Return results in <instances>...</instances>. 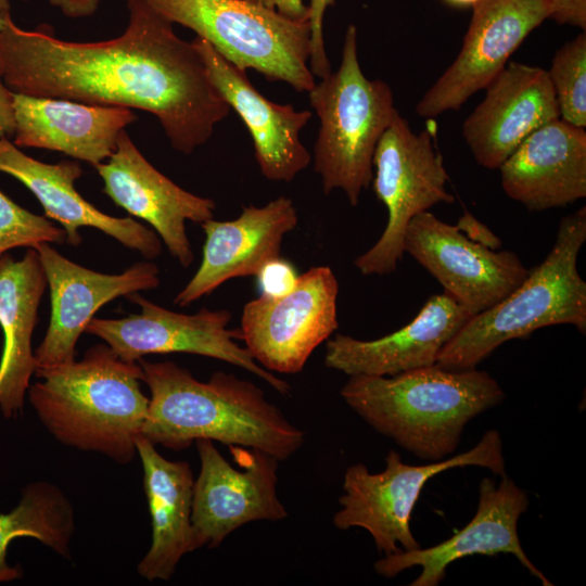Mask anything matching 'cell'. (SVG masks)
<instances>
[{
    "label": "cell",
    "instance_id": "1",
    "mask_svg": "<svg viewBox=\"0 0 586 586\" xmlns=\"http://www.w3.org/2000/svg\"><path fill=\"white\" fill-rule=\"evenodd\" d=\"M125 31L98 42L65 41L49 26L0 31V75L16 93L153 114L171 146L192 153L212 137L230 106L201 54L176 35L146 0H127Z\"/></svg>",
    "mask_w": 586,
    "mask_h": 586
},
{
    "label": "cell",
    "instance_id": "2",
    "mask_svg": "<svg viewBox=\"0 0 586 586\" xmlns=\"http://www.w3.org/2000/svg\"><path fill=\"white\" fill-rule=\"evenodd\" d=\"M138 362L141 381L151 392L141 435L154 445L181 450L198 440H211L258 449L282 461L305 442L304 431L252 382L222 371L202 382L173 361Z\"/></svg>",
    "mask_w": 586,
    "mask_h": 586
},
{
    "label": "cell",
    "instance_id": "3",
    "mask_svg": "<svg viewBox=\"0 0 586 586\" xmlns=\"http://www.w3.org/2000/svg\"><path fill=\"white\" fill-rule=\"evenodd\" d=\"M340 394L377 432L429 462L456 451L467 423L505 398L488 372L437 364L391 377L351 375Z\"/></svg>",
    "mask_w": 586,
    "mask_h": 586
},
{
    "label": "cell",
    "instance_id": "4",
    "mask_svg": "<svg viewBox=\"0 0 586 586\" xmlns=\"http://www.w3.org/2000/svg\"><path fill=\"white\" fill-rule=\"evenodd\" d=\"M35 375L41 380L29 385L28 399L56 441L118 463L133 460L150 402L141 392L138 361H124L107 344H97L82 359L36 369Z\"/></svg>",
    "mask_w": 586,
    "mask_h": 586
},
{
    "label": "cell",
    "instance_id": "5",
    "mask_svg": "<svg viewBox=\"0 0 586 586\" xmlns=\"http://www.w3.org/2000/svg\"><path fill=\"white\" fill-rule=\"evenodd\" d=\"M585 241L583 206L561 219L545 259L499 303L472 316L445 345L436 364L453 370L474 369L502 343L555 324H572L585 334L586 282L577 270Z\"/></svg>",
    "mask_w": 586,
    "mask_h": 586
},
{
    "label": "cell",
    "instance_id": "6",
    "mask_svg": "<svg viewBox=\"0 0 586 586\" xmlns=\"http://www.w3.org/2000/svg\"><path fill=\"white\" fill-rule=\"evenodd\" d=\"M308 94L320 122L314 166L323 192L342 190L356 206L371 184L377 144L397 110L391 87L364 75L355 25L346 29L339 69L321 78Z\"/></svg>",
    "mask_w": 586,
    "mask_h": 586
},
{
    "label": "cell",
    "instance_id": "7",
    "mask_svg": "<svg viewBox=\"0 0 586 586\" xmlns=\"http://www.w3.org/2000/svg\"><path fill=\"white\" fill-rule=\"evenodd\" d=\"M146 2L171 24L193 30L243 71L253 68L269 81H284L297 92H309L316 84L308 64V21H295L245 0Z\"/></svg>",
    "mask_w": 586,
    "mask_h": 586
},
{
    "label": "cell",
    "instance_id": "8",
    "mask_svg": "<svg viewBox=\"0 0 586 586\" xmlns=\"http://www.w3.org/2000/svg\"><path fill=\"white\" fill-rule=\"evenodd\" d=\"M385 462L380 473H370L362 463L346 469L344 493L339 498L341 509L333 515V524L339 530H366L384 556L421 547L411 532L410 520L421 491L431 477L467 466L506 474L502 441L497 430L484 433L473 448L441 461L411 466L403 462L397 451L390 450Z\"/></svg>",
    "mask_w": 586,
    "mask_h": 586
},
{
    "label": "cell",
    "instance_id": "9",
    "mask_svg": "<svg viewBox=\"0 0 586 586\" xmlns=\"http://www.w3.org/2000/svg\"><path fill=\"white\" fill-rule=\"evenodd\" d=\"M433 132H415L397 111L381 136L373 155L372 188L387 209L379 240L354 265L364 276L394 272L404 256L410 220L438 203L455 201L447 191L449 176L434 143Z\"/></svg>",
    "mask_w": 586,
    "mask_h": 586
},
{
    "label": "cell",
    "instance_id": "10",
    "mask_svg": "<svg viewBox=\"0 0 586 586\" xmlns=\"http://www.w3.org/2000/svg\"><path fill=\"white\" fill-rule=\"evenodd\" d=\"M339 282L328 266L297 277L281 296L260 294L247 302L238 330L245 348L270 372H301L313 352L339 328Z\"/></svg>",
    "mask_w": 586,
    "mask_h": 586
},
{
    "label": "cell",
    "instance_id": "11",
    "mask_svg": "<svg viewBox=\"0 0 586 586\" xmlns=\"http://www.w3.org/2000/svg\"><path fill=\"white\" fill-rule=\"evenodd\" d=\"M140 307L139 314L119 319L92 318L85 332L102 339L124 361L136 362L149 354L187 353L211 357L245 369L282 395L290 385L266 370L240 346L238 330H229L231 314L226 309H200L194 315L176 313L156 305L139 292L127 295Z\"/></svg>",
    "mask_w": 586,
    "mask_h": 586
},
{
    "label": "cell",
    "instance_id": "12",
    "mask_svg": "<svg viewBox=\"0 0 586 586\" xmlns=\"http://www.w3.org/2000/svg\"><path fill=\"white\" fill-rule=\"evenodd\" d=\"M201 469L193 485V549L217 548L240 526L255 521H281L288 511L277 493L278 459L254 448L229 446L233 468L213 441H195Z\"/></svg>",
    "mask_w": 586,
    "mask_h": 586
},
{
    "label": "cell",
    "instance_id": "13",
    "mask_svg": "<svg viewBox=\"0 0 586 586\" xmlns=\"http://www.w3.org/2000/svg\"><path fill=\"white\" fill-rule=\"evenodd\" d=\"M461 49L416 105V114L436 117L459 110L506 67L524 39L550 17L548 0H479Z\"/></svg>",
    "mask_w": 586,
    "mask_h": 586
},
{
    "label": "cell",
    "instance_id": "14",
    "mask_svg": "<svg viewBox=\"0 0 586 586\" xmlns=\"http://www.w3.org/2000/svg\"><path fill=\"white\" fill-rule=\"evenodd\" d=\"M404 252L473 316L499 303L528 273L514 252L476 243L429 211L410 220Z\"/></svg>",
    "mask_w": 586,
    "mask_h": 586
},
{
    "label": "cell",
    "instance_id": "15",
    "mask_svg": "<svg viewBox=\"0 0 586 586\" xmlns=\"http://www.w3.org/2000/svg\"><path fill=\"white\" fill-rule=\"evenodd\" d=\"M528 504L527 494L506 474L498 485L485 477L479 486L476 512L463 528L435 546L384 556L373 568L382 576L394 577L407 569L420 566V575L410 585L436 586L445 578L447 566L456 560L474 555L511 553L544 586H551L524 552L518 534L519 518Z\"/></svg>",
    "mask_w": 586,
    "mask_h": 586
},
{
    "label": "cell",
    "instance_id": "16",
    "mask_svg": "<svg viewBox=\"0 0 586 586\" xmlns=\"http://www.w3.org/2000/svg\"><path fill=\"white\" fill-rule=\"evenodd\" d=\"M50 289V322L35 349L36 369L69 364L76 358V344L101 306L135 292L160 285L158 268L139 262L122 273H102L80 266L60 254L49 243L35 249Z\"/></svg>",
    "mask_w": 586,
    "mask_h": 586
},
{
    "label": "cell",
    "instance_id": "17",
    "mask_svg": "<svg viewBox=\"0 0 586 586\" xmlns=\"http://www.w3.org/2000/svg\"><path fill=\"white\" fill-rule=\"evenodd\" d=\"M106 161L94 166L103 180V192L128 214L150 224L168 252L182 267H189L194 255L186 221L213 219L215 202L186 191L157 170L126 129Z\"/></svg>",
    "mask_w": 586,
    "mask_h": 586
},
{
    "label": "cell",
    "instance_id": "18",
    "mask_svg": "<svg viewBox=\"0 0 586 586\" xmlns=\"http://www.w3.org/2000/svg\"><path fill=\"white\" fill-rule=\"evenodd\" d=\"M485 89L463 122L462 136L479 165L499 169L526 137L560 114L542 67L510 62Z\"/></svg>",
    "mask_w": 586,
    "mask_h": 586
},
{
    "label": "cell",
    "instance_id": "19",
    "mask_svg": "<svg viewBox=\"0 0 586 586\" xmlns=\"http://www.w3.org/2000/svg\"><path fill=\"white\" fill-rule=\"evenodd\" d=\"M296 225V208L286 196L260 207L245 206L233 220L201 224L205 242L200 267L174 304L186 307L230 279L256 277L268 262L280 257L282 240Z\"/></svg>",
    "mask_w": 586,
    "mask_h": 586
},
{
    "label": "cell",
    "instance_id": "20",
    "mask_svg": "<svg viewBox=\"0 0 586 586\" xmlns=\"http://www.w3.org/2000/svg\"><path fill=\"white\" fill-rule=\"evenodd\" d=\"M0 171L22 182L37 198L44 216L56 220L64 229L67 243L79 245L82 238L78 229L92 227L146 259L162 253V242L155 231L131 217L107 215L79 194L75 182L82 169L77 161L43 163L22 152L9 138H1Z\"/></svg>",
    "mask_w": 586,
    "mask_h": 586
},
{
    "label": "cell",
    "instance_id": "21",
    "mask_svg": "<svg viewBox=\"0 0 586 586\" xmlns=\"http://www.w3.org/2000/svg\"><path fill=\"white\" fill-rule=\"evenodd\" d=\"M192 43L201 54L212 82L249 129L264 177L272 181H292L310 162L300 132L311 118V112L269 101L253 87L245 71L229 63L208 41L196 36Z\"/></svg>",
    "mask_w": 586,
    "mask_h": 586
},
{
    "label": "cell",
    "instance_id": "22",
    "mask_svg": "<svg viewBox=\"0 0 586 586\" xmlns=\"http://www.w3.org/2000/svg\"><path fill=\"white\" fill-rule=\"evenodd\" d=\"M472 316L445 292L435 294L408 324L391 334L369 341L341 333L329 339L324 365L348 377H391L432 366Z\"/></svg>",
    "mask_w": 586,
    "mask_h": 586
},
{
    "label": "cell",
    "instance_id": "23",
    "mask_svg": "<svg viewBox=\"0 0 586 586\" xmlns=\"http://www.w3.org/2000/svg\"><path fill=\"white\" fill-rule=\"evenodd\" d=\"M507 196L528 211L565 207L586 196V131L560 118L526 137L499 167Z\"/></svg>",
    "mask_w": 586,
    "mask_h": 586
},
{
    "label": "cell",
    "instance_id": "24",
    "mask_svg": "<svg viewBox=\"0 0 586 586\" xmlns=\"http://www.w3.org/2000/svg\"><path fill=\"white\" fill-rule=\"evenodd\" d=\"M17 148L61 152L93 167L114 152L119 133L137 119L126 107L14 92Z\"/></svg>",
    "mask_w": 586,
    "mask_h": 586
},
{
    "label": "cell",
    "instance_id": "25",
    "mask_svg": "<svg viewBox=\"0 0 586 586\" xmlns=\"http://www.w3.org/2000/svg\"><path fill=\"white\" fill-rule=\"evenodd\" d=\"M47 277L35 249L21 259L0 256V328L3 346L0 358V410L16 418L24 408L30 378L36 371L31 339Z\"/></svg>",
    "mask_w": 586,
    "mask_h": 586
},
{
    "label": "cell",
    "instance_id": "26",
    "mask_svg": "<svg viewBox=\"0 0 586 586\" xmlns=\"http://www.w3.org/2000/svg\"><path fill=\"white\" fill-rule=\"evenodd\" d=\"M136 446L152 525L151 546L137 570L150 582L169 581L181 558L194 550L191 525L193 473L188 462L166 459L142 435L137 437Z\"/></svg>",
    "mask_w": 586,
    "mask_h": 586
},
{
    "label": "cell",
    "instance_id": "27",
    "mask_svg": "<svg viewBox=\"0 0 586 586\" xmlns=\"http://www.w3.org/2000/svg\"><path fill=\"white\" fill-rule=\"evenodd\" d=\"M74 531L73 506L56 485L49 482L26 485L17 506L8 513H0V583L23 575L20 566L7 561V550L13 539L35 538L69 559Z\"/></svg>",
    "mask_w": 586,
    "mask_h": 586
},
{
    "label": "cell",
    "instance_id": "28",
    "mask_svg": "<svg viewBox=\"0 0 586 586\" xmlns=\"http://www.w3.org/2000/svg\"><path fill=\"white\" fill-rule=\"evenodd\" d=\"M560 119L576 127H586V33L563 44L547 71Z\"/></svg>",
    "mask_w": 586,
    "mask_h": 586
},
{
    "label": "cell",
    "instance_id": "29",
    "mask_svg": "<svg viewBox=\"0 0 586 586\" xmlns=\"http://www.w3.org/2000/svg\"><path fill=\"white\" fill-rule=\"evenodd\" d=\"M66 232L44 215H36L0 191V256L15 247L36 249L41 243L62 244Z\"/></svg>",
    "mask_w": 586,
    "mask_h": 586
},
{
    "label": "cell",
    "instance_id": "30",
    "mask_svg": "<svg viewBox=\"0 0 586 586\" xmlns=\"http://www.w3.org/2000/svg\"><path fill=\"white\" fill-rule=\"evenodd\" d=\"M335 0H310L308 7V22L310 26V54L309 68L314 76L320 79L331 73L323 41V15L329 7L334 5Z\"/></svg>",
    "mask_w": 586,
    "mask_h": 586
},
{
    "label": "cell",
    "instance_id": "31",
    "mask_svg": "<svg viewBox=\"0 0 586 586\" xmlns=\"http://www.w3.org/2000/svg\"><path fill=\"white\" fill-rule=\"evenodd\" d=\"M256 277L262 294L281 296L293 289L298 276L290 263L278 257L268 262Z\"/></svg>",
    "mask_w": 586,
    "mask_h": 586
},
{
    "label": "cell",
    "instance_id": "32",
    "mask_svg": "<svg viewBox=\"0 0 586 586\" xmlns=\"http://www.w3.org/2000/svg\"><path fill=\"white\" fill-rule=\"evenodd\" d=\"M550 17L558 24L586 29V0H548Z\"/></svg>",
    "mask_w": 586,
    "mask_h": 586
},
{
    "label": "cell",
    "instance_id": "33",
    "mask_svg": "<svg viewBox=\"0 0 586 586\" xmlns=\"http://www.w3.org/2000/svg\"><path fill=\"white\" fill-rule=\"evenodd\" d=\"M458 229L470 240L497 250L501 245L500 239L488 227L479 221L472 214L464 213L456 225Z\"/></svg>",
    "mask_w": 586,
    "mask_h": 586
},
{
    "label": "cell",
    "instance_id": "34",
    "mask_svg": "<svg viewBox=\"0 0 586 586\" xmlns=\"http://www.w3.org/2000/svg\"><path fill=\"white\" fill-rule=\"evenodd\" d=\"M15 129L14 92L0 75V139L13 137Z\"/></svg>",
    "mask_w": 586,
    "mask_h": 586
},
{
    "label": "cell",
    "instance_id": "35",
    "mask_svg": "<svg viewBox=\"0 0 586 586\" xmlns=\"http://www.w3.org/2000/svg\"><path fill=\"white\" fill-rule=\"evenodd\" d=\"M276 10L280 14L295 20L308 21V7L303 0H245Z\"/></svg>",
    "mask_w": 586,
    "mask_h": 586
},
{
    "label": "cell",
    "instance_id": "36",
    "mask_svg": "<svg viewBox=\"0 0 586 586\" xmlns=\"http://www.w3.org/2000/svg\"><path fill=\"white\" fill-rule=\"evenodd\" d=\"M48 2L61 10V12L72 18H80L92 15L100 3V0H48Z\"/></svg>",
    "mask_w": 586,
    "mask_h": 586
},
{
    "label": "cell",
    "instance_id": "37",
    "mask_svg": "<svg viewBox=\"0 0 586 586\" xmlns=\"http://www.w3.org/2000/svg\"><path fill=\"white\" fill-rule=\"evenodd\" d=\"M10 1L0 0V31L5 27L9 20H11Z\"/></svg>",
    "mask_w": 586,
    "mask_h": 586
},
{
    "label": "cell",
    "instance_id": "38",
    "mask_svg": "<svg viewBox=\"0 0 586 586\" xmlns=\"http://www.w3.org/2000/svg\"><path fill=\"white\" fill-rule=\"evenodd\" d=\"M446 1L454 5L464 7V5H473L479 0H446Z\"/></svg>",
    "mask_w": 586,
    "mask_h": 586
}]
</instances>
